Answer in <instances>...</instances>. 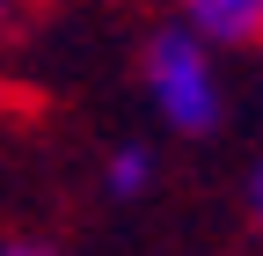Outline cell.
<instances>
[{
    "instance_id": "3957f363",
    "label": "cell",
    "mask_w": 263,
    "mask_h": 256,
    "mask_svg": "<svg viewBox=\"0 0 263 256\" xmlns=\"http://www.w3.org/2000/svg\"><path fill=\"white\" fill-rule=\"evenodd\" d=\"M154 176H161V161H154V147H139V139L110 147V161H103V190H110V198H146Z\"/></svg>"
},
{
    "instance_id": "7a4b0ae2",
    "label": "cell",
    "mask_w": 263,
    "mask_h": 256,
    "mask_svg": "<svg viewBox=\"0 0 263 256\" xmlns=\"http://www.w3.org/2000/svg\"><path fill=\"white\" fill-rule=\"evenodd\" d=\"M176 22L197 29L212 51H256L263 44V0H176Z\"/></svg>"
},
{
    "instance_id": "6da1fadb",
    "label": "cell",
    "mask_w": 263,
    "mask_h": 256,
    "mask_svg": "<svg viewBox=\"0 0 263 256\" xmlns=\"http://www.w3.org/2000/svg\"><path fill=\"white\" fill-rule=\"evenodd\" d=\"M139 88H146L154 117L168 124L176 139H205V132H219V117H227L219 51L197 37V29H183V22L146 29V44H139Z\"/></svg>"
},
{
    "instance_id": "277c9868",
    "label": "cell",
    "mask_w": 263,
    "mask_h": 256,
    "mask_svg": "<svg viewBox=\"0 0 263 256\" xmlns=\"http://www.w3.org/2000/svg\"><path fill=\"white\" fill-rule=\"evenodd\" d=\"M0 256H59L51 242H0Z\"/></svg>"
},
{
    "instance_id": "8992f818",
    "label": "cell",
    "mask_w": 263,
    "mask_h": 256,
    "mask_svg": "<svg viewBox=\"0 0 263 256\" xmlns=\"http://www.w3.org/2000/svg\"><path fill=\"white\" fill-rule=\"evenodd\" d=\"M8 15H15V0H0V29H8Z\"/></svg>"
},
{
    "instance_id": "5b68a950",
    "label": "cell",
    "mask_w": 263,
    "mask_h": 256,
    "mask_svg": "<svg viewBox=\"0 0 263 256\" xmlns=\"http://www.w3.org/2000/svg\"><path fill=\"white\" fill-rule=\"evenodd\" d=\"M249 205H256V220H263V169H256V183H249Z\"/></svg>"
}]
</instances>
